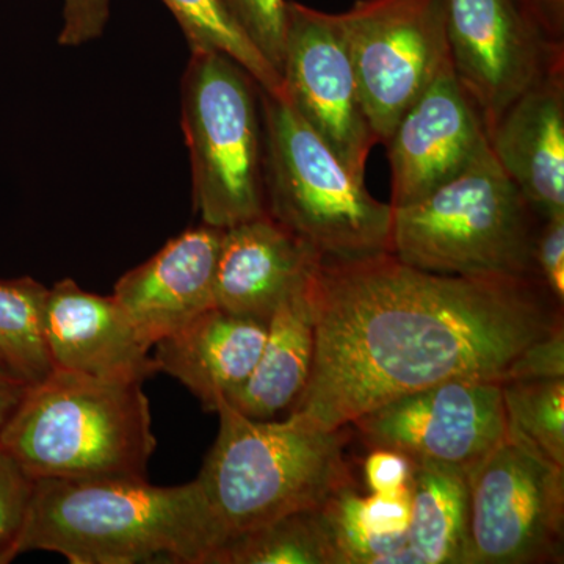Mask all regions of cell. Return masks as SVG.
<instances>
[{
  "instance_id": "6da1fadb",
  "label": "cell",
  "mask_w": 564,
  "mask_h": 564,
  "mask_svg": "<svg viewBox=\"0 0 564 564\" xmlns=\"http://www.w3.org/2000/svg\"><path fill=\"white\" fill-rule=\"evenodd\" d=\"M307 291L314 362L291 413L323 430L445 381L503 383L527 345L563 325L540 280L425 272L392 252L321 259Z\"/></svg>"
},
{
  "instance_id": "7a4b0ae2",
  "label": "cell",
  "mask_w": 564,
  "mask_h": 564,
  "mask_svg": "<svg viewBox=\"0 0 564 564\" xmlns=\"http://www.w3.org/2000/svg\"><path fill=\"white\" fill-rule=\"evenodd\" d=\"M225 544L193 480L154 486L147 478L36 480L13 560L55 552L70 564H210Z\"/></svg>"
},
{
  "instance_id": "3957f363",
  "label": "cell",
  "mask_w": 564,
  "mask_h": 564,
  "mask_svg": "<svg viewBox=\"0 0 564 564\" xmlns=\"http://www.w3.org/2000/svg\"><path fill=\"white\" fill-rule=\"evenodd\" d=\"M217 441L198 481L225 544L284 516L322 507L351 485L344 429L323 430L299 413L251 419L221 400Z\"/></svg>"
},
{
  "instance_id": "277c9868",
  "label": "cell",
  "mask_w": 564,
  "mask_h": 564,
  "mask_svg": "<svg viewBox=\"0 0 564 564\" xmlns=\"http://www.w3.org/2000/svg\"><path fill=\"white\" fill-rule=\"evenodd\" d=\"M0 445L33 480H80L147 478L158 441L143 383L54 370L29 386Z\"/></svg>"
},
{
  "instance_id": "5b68a950",
  "label": "cell",
  "mask_w": 564,
  "mask_h": 564,
  "mask_svg": "<svg viewBox=\"0 0 564 564\" xmlns=\"http://www.w3.org/2000/svg\"><path fill=\"white\" fill-rule=\"evenodd\" d=\"M541 223L488 147L421 202L392 207L391 252L425 272L540 280Z\"/></svg>"
},
{
  "instance_id": "8992f818",
  "label": "cell",
  "mask_w": 564,
  "mask_h": 564,
  "mask_svg": "<svg viewBox=\"0 0 564 564\" xmlns=\"http://www.w3.org/2000/svg\"><path fill=\"white\" fill-rule=\"evenodd\" d=\"M267 215L322 259L391 252L392 207L375 199L299 117L282 93L261 88Z\"/></svg>"
},
{
  "instance_id": "52a82bcc",
  "label": "cell",
  "mask_w": 564,
  "mask_h": 564,
  "mask_svg": "<svg viewBox=\"0 0 564 564\" xmlns=\"http://www.w3.org/2000/svg\"><path fill=\"white\" fill-rule=\"evenodd\" d=\"M181 90L193 204L203 225L228 229L267 215L258 82L228 55L192 52Z\"/></svg>"
},
{
  "instance_id": "ba28073f",
  "label": "cell",
  "mask_w": 564,
  "mask_h": 564,
  "mask_svg": "<svg viewBox=\"0 0 564 564\" xmlns=\"http://www.w3.org/2000/svg\"><path fill=\"white\" fill-rule=\"evenodd\" d=\"M564 469L507 434L467 473L466 564L562 562Z\"/></svg>"
},
{
  "instance_id": "9c48e42d",
  "label": "cell",
  "mask_w": 564,
  "mask_h": 564,
  "mask_svg": "<svg viewBox=\"0 0 564 564\" xmlns=\"http://www.w3.org/2000/svg\"><path fill=\"white\" fill-rule=\"evenodd\" d=\"M340 20L367 120L384 144L451 55L447 0H356Z\"/></svg>"
},
{
  "instance_id": "30bf717a",
  "label": "cell",
  "mask_w": 564,
  "mask_h": 564,
  "mask_svg": "<svg viewBox=\"0 0 564 564\" xmlns=\"http://www.w3.org/2000/svg\"><path fill=\"white\" fill-rule=\"evenodd\" d=\"M452 66L492 131L534 85L564 70V40L532 0H447Z\"/></svg>"
},
{
  "instance_id": "8fae6325",
  "label": "cell",
  "mask_w": 564,
  "mask_h": 564,
  "mask_svg": "<svg viewBox=\"0 0 564 564\" xmlns=\"http://www.w3.org/2000/svg\"><path fill=\"white\" fill-rule=\"evenodd\" d=\"M282 96L307 126L364 182L373 150L340 14L285 0Z\"/></svg>"
},
{
  "instance_id": "7c38bea8",
  "label": "cell",
  "mask_w": 564,
  "mask_h": 564,
  "mask_svg": "<svg viewBox=\"0 0 564 564\" xmlns=\"http://www.w3.org/2000/svg\"><path fill=\"white\" fill-rule=\"evenodd\" d=\"M370 447L469 473L507 434L502 383L451 380L397 397L356 419Z\"/></svg>"
},
{
  "instance_id": "4fadbf2b",
  "label": "cell",
  "mask_w": 564,
  "mask_h": 564,
  "mask_svg": "<svg viewBox=\"0 0 564 564\" xmlns=\"http://www.w3.org/2000/svg\"><path fill=\"white\" fill-rule=\"evenodd\" d=\"M384 144L391 163V207L421 202L489 147L484 118L456 77L451 55Z\"/></svg>"
},
{
  "instance_id": "5bb4252c",
  "label": "cell",
  "mask_w": 564,
  "mask_h": 564,
  "mask_svg": "<svg viewBox=\"0 0 564 564\" xmlns=\"http://www.w3.org/2000/svg\"><path fill=\"white\" fill-rule=\"evenodd\" d=\"M44 336L54 370L113 381H139L159 372L132 318L118 300L62 280L47 292Z\"/></svg>"
},
{
  "instance_id": "9a60e30c",
  "label": "cell",
  "mask_w": 564,
  "mask_h": 564,
  "mask_svg": "<svg viewBox=\"0 0 564 564\" xmlns=\"http://www.w3.org/2000/svg\"><path fill=\"white\" fill-rule=\"evenodd\" d=\"M223 232L207 225L187 229L115 284V299L151 348L217 306Z\"/></svg>"
},
{
  "instance_id": "2e32d148",
  "label": "cell",
  "mask_w": 564,
  "mask_h": 564,
  "mask_svg": "<svg viewBox=\"0 0 564 564\" xmlns=\"http://www.w3.org/2000/svg\"><path fill=\"white\" fill-rule=\"evenodd\" d=\"M321 256L269 215L223 232L215 300L228 313L269 322L310 280Z\"/></svg>"
},
{
  "instance_id": "e0dca14e",
  "label": "cell",
  "mask_w": 564,
  "mask_h": 564,
  "mask_svg": "<svg viewBox=\"0 0 564 564\" xmlns=\"http://www.w3.org/2000/svg\"><path fill=\"white\" fill-rule=\"evenodd\" d=\"M488 139L497 161L540 217L564 215V70L516 99Z\"/></svg>"
},
{
  "instance_id": "ac0fdd59",
  "label": "cell",
  "mask_w": 564,
  "mask_h": 564,
  "mask_svg": "<svg viewBox=\"0 0 564 564\" xmlns=\"http://www.w3.org/2000/svg\"><path fill=\"white\" fill-rule=\"evenodd\" d=\"M269 322L212 307L154 345L159 372L184 384L215 411L250 377L265 344Z\"/></svg>"
},
{
  "instance_id": "d6986e66",
  "label": "cell",
  "mask_w": 564,
  "mask_h": 564,
  "mask_svg": "<svg viewBox=\"0 0 564 564\" xmlns=\"http://www.w3.org/2000/svg\"><path fill=\"white\" fill-rule=\"evenodd\" d=\"M307 282L274 310L254 369L226 399L248 417L265 421L291 410L306 388L315 351L314 313Z\"/></svg>"
},
{
  "instance_id": "ffe728a7",
  "label": "cell",
  "mask_w": 564,
  "mask_h": 564,
  "mask_svg": "<svg viewBox=\"0 0 564 564\" xmlns=\"http://www.w3.org/2000/svg\"><path fill=\"white\" fill-rule=\"evenodd\" d=\"M467 474L417 463L406 538L386 564H466Z\"/></svg>"
},
{
  "instance_id": "44dd1931",
  "label": "cell",
  "mask_w": 564,
  "mask_h": 564,
  "mask_svg": "<svg viewBox=\"0 0 564 564\" xmlns=\"http://www.w3.org/2000/svg\"><path fill=\"white\" fill-rule=\"evenodd\" d=\"M414 484L393 492L362 496L355 485L334 492L321 511L337 564H386L406 538Z\"/></svg>"
},
{
  "instance_id": "7402d4cb",
  "label": "cell",
  "mask_w": 564,
  "mask_h": 564,
  "mask_svg": "<svg viewBox=\"0 0 564 564\" xmlns=\"http://www.w3.org/2000/svg\"><path fill=\"white\" fill-rule=\"evenodd\" d=\"M47 292L29 276L0 281V369L28 386L54 372L44 336Z\"/></svg>"
},
{
  "instance_id": "603a6c76",
  "label": "cell",
  "mask_w": 564,
  "mask_h": 564,
  "mask_svg": "<svg viewBox=\"0 0 564 564\" xmlns=\"http://www.w3.org/2000/svg\"><path fill=\"white\" fill-rule=\"evenodd\" d=\"M210 564H337L321 511H299L232 538Z\"/></svg>"
},
{
  "instance_id": "cb8c5ba5",
  "label": "cell",
  "mask_w": 564,
  "mask_h": 564,
  "mask_svg": "<svg viewBox=\"0 0 564 564\" xmlns=\"http://www.w3.org/2000/svg\"><path fill=\"white\" fill-rule=\"evenodd\" d=\"M180 22L191 52H218L242 65L262 90L282 93L281 76L232 20L221 0H162Z\"/></svg>"
},
{
  "instance_id": "d4e9b609",
  "label": "cell",
  "mask_w": 564,
  "mask_h": 564,
  "mask_svg": "<svg viewBox=\"0 0 564 564\" xmlns=\"http://www.w3.org/2000/svg\"><path fill=\"white\" fill-rule=\"evenodd\" d=\"M508 429L564 469V378L502 383Z\"/></svg>"
},
{
  "instance_id": "484cf974",
  "label": "cell",
  "mask_w": 564,
  "mask_h": 564,
  "mask_svg": "<svg viewBox=\"0 0 564 564\" xmlns=\"http://www.w3.org/2000/svg\"><path fill=\"white\" fill-rule=\"evenodd\" d=\"M245 35L281 76L284 61L285 0H221Z\"/></svg>"
},
{
  "instance_id": "4316f807",
  "label": "cell",
  "mask_w": 564,
  "mask_h": 564,
  "mask_svg": "<svg viewBox=\"0 0 564 564\" xmlns=\"http://www.w3.org/2000/svg\"><path fill=\"white\" fill-rule=\"evenodd\" d=\"M36 480L0 445V554L13 562V545L31 507Z\"/></svg>"
},
{
  "instance_id": "83f0119b",
  "label": "cell",
  "mask_w": 564,
  "mask_h": 564,
  "mask_svg": "<svg viewBox=\"0 0 564 564\" xmlns=\"http://www.w3.org/2000/svg\"><path fill=\"white\" fill-rule=\"evenodd\" d=\"M564 378L563 325L534 343L527 345L508 367L507 381L551 380Z\"/></svg>"
},
{
  "instance_id": "f1b7e54d",
  "label": "cell",
  "mask_w": 564,
  "mask_h": 564,
  "mask_svg": "<svg viewBox=\"0 0 564 564\" xmlns=\"http://www.w3.org/2000/svg\"><path fill=\"white\" fill-rule=\"evenodd\" d=\"M536 273L560 306L564 302V215L545 218L534 250Z\"/></svg>"
},
{
  "instance_id": "f546056e",
  "label": "cell",
  "mask_w": 564,
  "mask_h": 564,
  "mask_svg": "<svg viewBox=\"0 0 564 564\" xmlns=\"http://www.w3.org/2000/svg\"><path fill=\"white\" fill-rule=\"evenodd\" d=\"M110 0H63V28L58 43L77 47L90 43L106 31Z\"/></svg>"
},
{
  "instance_id": "4dcf8cb0",
  "label": "cell",
  "mask_w": 564,
  "mask_h": 564,
  "mask_svg": "<svg viewBox=\"0 0 564 564\" xmlns=\"http://www.w3.org/2000/svg\"><path fill=\"white\" fill-rule=\"evenodd\" d=\"M417 463L395 448L372 447L364 463V480L370 492H393L414 484Z\"/></svg>"
},
{
  "instance_id": "1f68e13d",
  "label": "cell",
  "mask_w": 564,
  "mask_h": 564,
  "mask_svg": "<svg viewBox=\"0 0 564 564\" xmlns=\"http://www.w3.org/2000/svg\"><path fill=\"white\" fill-rule=\"evenodd\" d=\"M29 386L0 369V433L17 410Z\"/></svg>"
},
{
  "instance_id": "d6a6232c",
  "label": "cell",
  "mask_w": 564,
  "mask_h": 564,
  "mask_svg": "<svg viewBox=\"0 0 564 564\" xmlns=\"http://www.w3.org/2000/svg\"><path fill=\"white\" fill-rule=\"evenodd\" d=\"M541 17L558 39L564 35V0H532ZM564 40V39H563Z\"/></svg>"
},
{
  "instance_id": "836d02e7",
  "label": "cell",
  "mask_w": 564,
  "mask_h": 564,
  "mask_svg": "<svg viewBox=\"0 0 564 564\" xmlns=\"http://www.w3.org/2000/svg\"><path fill=\"white\" fill-rule=\"evenodd\" d=\"M0 564H6V562H3V556H2V554H0Z\"/></svg>"
}]
</instances>
